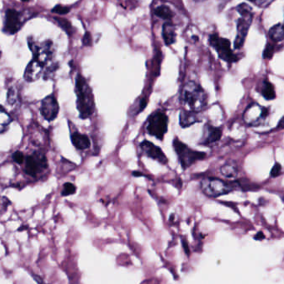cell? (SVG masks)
I'll return each instance as SVG.
<instances>
[{
  "label": "cell",
  "mask_w": 284,
  "mask_h": 284,
  "mask_svg": "<svg viewBox=\"0 0 284 284\" xmlns=\"http://www.w3.org/2000/svg\"><path fill=\"white\" fill-rule=\"evenodd\" d=\"M221 128L213 127V125L207 123L204 127L203 135L200 139V144L203 146H210L217 143L222 137Z\"/></svg>",
  "instance_id": "13"
},
{
  "label": "cell",
  "mask_w": 284,
  "mask_h": 284,
  "mask_svg": "<svg viewBox=\"0 0 284 284\" xmlns=\"http://www.w3.org/2000/svg\"><path fill=\"white\" fill-rule=\"evenodd\" d=\"M82 44L84 46L92 45V36L90 32H86L84 36L82 38Z\"/></svg>",
  "instance_id": "33"
},
{
  "label": "cell",
  "mask_w": 284,
  "mask_h": 284,
  "mask_svg": "<svg viewBox=\"0 0 284 284\" xmlns=\"http://www.w3.org/2000/svg\"><path fill=\"white\" fill-rule=\"evenodd\" d=\"M249 1L254 3L255 5H259V7H267L274 0H249Z\"/></svg>",
  "instance_id": "31"
},
{
  "label": "cell",
  "mask_w": 284,
  "mask_h": 284,
  "mask_svg": "<svg viewBox=\"0 0 284 284\" xmlns=\"http://www.w3.org/2000/svg\"><path fill=\"white\" fill-rule=\"evenodd\" d=\"M181 101L187 110L198 113L206 108L209 97L201 85L190 81L183 86Z\"/></svg>",
  "instance_id": "1"
},
{
  "label": "cell",
  "mask_w": 284,
  "mask_h": 284,
  "mask_svg": "<svg viewBox=\"0 0 284 284\" xmlns=\"http://www.w3.org/2000/svg\"><path fill=\"white\" fill-rule=\"evenodd\" d=\"M60 111L57 98L53 94L49 95L42 101L40 112L44 118L48 121H53L57 118Z\"/></svg>",
  "instance_id": "12"
},
{
  "label": "cell",
  "mask_w": 284,
  "mask_h": 284,
  "mask_svg": "<svg viewBox=\"0 0 284 284\" xmlns=\"http://www.w3.org/2000/svg\"><path fill=\"white\" fill-rule=\"evenodd\" d=\"M71 141L76 149L80 150H87L91 145L90 138L86 135L81 134L78 132L72 133Z\"/></svg>",
  "instance_id": "17"
},
{
  "label": "cell",
  "mask_w": 284,
  "mask_h": 284,
  "mask_svg": "<svg viewBox=\"0 0 284 284\" xmlns=\"http://www.w3.org/2000/svg\"><path fill=\"white\" fill-rule=\"evenodd\" d=\"M13 159H14V162H16L18 165L23 164L24 161H25L24 155H23V153L21 152V151H19V150H18V151L13 154Z\"/></svg>",
  "instance_id": "30"
},
{
  "label": "cell",
  "mask_w": 284,
  "mask_h": 284,
  "mask_svg": "<svg viewBox=\"0 0 284 284\" xmlns=\"http://www.w3.org/2000/svg\"><path fill=\"white\" fill-rule=\"evenodd\" d=\"M237 184H238V188L242 189V191H254L259 190V185L253 184L252 182L248 181L245 179H242V180H237Z\"/></svg>",
  "instance_id": "24"
},
{
  "label": "cell",
  "mask_w": 284,
  "mask_h": 284,
  "mask_svg": "<svg viewBox=\"0 0 284 284\" xmlns=\"http://www.w3.org/2000/svg\"><path fill=\"white\" fill-rule=\"evenodd\" d=\"M44 69V66L43 64H40L35 58H33L32 61L27 64V68H26L25 72H24V79L27 82H35L41 77Z\"/></svg>",
  "instance_id": "15"
},
{
  "label": "cell",
  "mask_w": 284,
  "mask_h": 284,
  "mask_svg": "<svg viewBox=\"0 0 284 284\" xmlns=\"http://www.w3.org/2000/svg\"><path fill=\"white\" fill-rule=\"evenodd\" d=\"M11 121V116H9L3 107H0V134L6 131Z\"/></svg>",
  "instance_id": "23"
},
{
  "label": "cell",
  "mask_w": 284,
  "mask_h": 284,
  "mask_svg": "<svg viewBox=\"0 0 284 284\" xmlns=\"http://www.w3.org/2000/svg\"><path fill=\"white\" fill-rule=\"evenodd\" d=\"M273 53H274V46L270 43H268L266 46L265 49L264 51L263 57L265 59H271L273 57Z\"/></svg>",
  "instance_id": "27"
},
{
  "label": "cell",
  "mask_w": 284,
  "mask_h": 284,
  "mask_svg": "<svg viewBox=\"0 0 284 284\" xmlns=\"http://www.w3.org/2000/svg\"><path fill=\"white\" fill-rule=\"evenodd\" d=\"M168 117L167 114L161 110H157L149 116L147 120V133L151 137H155L159 141H163L164 135L167 132Z\"/></svg>",
  "instance_id": "6"
},
{
  "label": "cell",
  "mask_w": 284,
  "mask_h": 284,
  "mask_svg": "<svg viewBox=\"0 0 284 284\" xmlns=\"http://www.w3.org/2000/svg\"><path fill=\"white\" fill-rule=\"evenodd\" d=\"M200 117L197 112H192L189 110H182L179 114V123L183 128H187L195 123L200 122Z\"/></svg>",
  "instance_id": "16"
},
{
  "label": "cell",
  "mask_w": 284,
  "mask_h": 284,
  "mask_svg": "<svg viewBox=\"0 0 284 284\" xmlns=\"http://www.w3.org/2000/svg\"><path fill=\"white\" fill-rule=\"evenodd\" d=\"M237 10L240 14L241 17L238 19V24H237L238 34L234 41V48L236 49H240L245 42L246 36L252 23V8L247 4H241L238 5Z\"/></svg>",
  "instance_id": "5"
},
{
  "label": "cell",
  "mask_w": 284,
  "mask_h": 284,
  "mask_svg": "<svg viewBox=\"0 0 284 284\" xmlns=\"http://www.w3.org/2000/svg\"><path fill=\"white\" fill-rule=\"evenodd\" d=\"M16 100V93L14 88L9 89V93H8V102L10 104H14V102Z\"/></svg>",
  "instance_id": "32"
},
{
  "label": "cell",
  "mask_w": 284,
  "mask_h": 284,
  "mask_svg": "<svg viewBox=\"0 0 284 284\" xmlns=\"http://www.w3.org/2000/svg\"><path fill=\"white\" fill-rule=\"evenodd\" d=\"M264 238H265V236H264V234L262 232L258 233V234H256V236L254 237V239H256V240H263Z\"/></svg>",
  "instance_id": "35"
},
{
  "label": "cell",
  "mask_w": 284,
  "mask_h": 284,
  "mask_svg": "<svg viewBox=\"0 0 284 284\" xmlns=\"http://www.w3.org/2000/svg\"><path fill=\"white\" fill-rule=\"evenodd\" d=\"M269 116V110L259 103H252L243 112V121L250 127L265 125Z\"/></svg>",
  "instance_id": "7"
},
{
  "label": "cell",
  "mask_w": 284,
  "mask_h": 284,
  "mask_svg": "<svg viewBox=\"0 0 284 284\" xmlns=\"http://www.w3.org/2000/svg\"><path fill=\"white\" fill-rule=\"evenodd\" d=\"M55 21L57 22L58 24L60 27H62L63 29L70 36L73 33V27H72L71 23L69 21L66 20L65 18H55Z\"/></svg>",
  "instance_id": "25"
},
{
  "label": "cell",
  "mask_w": 284,
  "mask_h": 284,
  "mask_svg": "<svg viewBox=\"0 0 284 284\" xmlns=\"http://www.w3.org/2000/svg\"><path fill=\"white\" fill-rule=\"evenodd\" d=\"M133 175L134 177H142V176H145L143 173L139 172V171H133Z\"/></svg>",
  "instance_id": "36"
},
{
  "label": "cell",
  "mask_w": 284,
  "mask_h": 284,
  "mask_svg": "<svg viewBox=\"0 0 284 284\" xmlns=\"http://www.w3.org/2000/svg\"><path fill=\"white\" fill-rule=\"evenodd\" d=\"M139 148L140 151L145 156L157 161L162 165H166L167 163V158L164 152L160 147L156 146L153 142L145 140L139 144Z\"/></svg>",
  "instance_id": "11"
},
{
  "label": "cell",
  "mask_w": 284,
  "mask_h": 284,
  "mask_svg": "<svg viewBox=\"0 0 284 284\" xmlns=\"http://www.w3.org/2000/svg\"><path fill=\"white\" fill-rule=\"evenodd\" d=\"M22 27L21 15L14 9H9L5 14V31L9 35H14Z\"/></svg>",
  "instance_id": "14"
},
{
  "label": "cell",
  "mask_w": 284,
  "mask_h": 284,
  "mask_svg": "<svg viewBox=\"0 0 284 284\" xmlns=\"http://www.w3.org/2000/svg\"><path fill=\"white\" fill-rule=\"evenodd\" d=\"M282 174V166L279 163H275L273 169L270 171L271 177L276 178Z\"/></svg>",
  "instance_id": "29"
},
{
  "label": "cell",
  "mask_w": 284,
  "mask_h": 284,
  "mask_svg": "<svg viewBox=\"0 0 284 284\" xmlns=\"http://www.w3.org/2000/svg\"><path fill=\"white\" fill-rule=\"evenodd\" d=\"M182 243H183V248L185 250V253L187 255H189V248H188V243L186 240H182Z\"/></svg>",
  "instance_id": "34"
},
{
  "label": "cell",
  "mask_w": 284,
  "mask_h": 284,
  "mask_svg": "<svg viewBox=\"0 0 284 284\" xmlns=\"http://www.w3.org/2000/svg\"><path fill=\"white\" fill-rule=\"evenodd\" d=\"M269 37L273 39V41H282L283 39V27L282 23H278L273 26L269 30Z\"/></svg>",
  "instance_id": "22"
},
{
  "label": "cell",
  "mask_w": 284,
  "mask_h": 284,
  "mask_svg": "<svg viewBox=\"0 0 284 284\" xmlns=\"http://www.w3.org/2000/svg\"><path fill=\"white\" fill-rule=\"evenodd\" d=\"M69 11H70V8L65 7V6H63V5H57V6H55V7L52 9V13H53V14H61V15L69 14Z\"/></svg>",
  "instance_id": "28"
},
{
  "label": "cell",
  "mask_w": 284,
  "mask_h": 284,
  "mask_svg": "<svg viewBox=\"0 0 284 284\" xmlns=\"http://www.w3.org/2000/svg\"><path fill=\"white\" fill-rule=\"evenodd\" d=\"M202 191L211 198L224 196L238 189L236 181L229 182L218 178H205L200 183Z\"/></svg>",
  "instance_id": "3"
},
{
  "label": "cell",
  "mask_w": 284,
  "mask_h": 284,
  "mask_svg": "<svg viewBox=\"0 0 284 284\" xmlns=\"http://www.w3.org/2000/svg\"><path fill=\"white\" fill-rule=\"evenodd\" d=\"M173 147L178 155L179 163L181 165L183 170L188 169V167H190L198 161L204 160L207 155L205 152L192 150V148L188 147L186 144L183 143L178 137L174 139Z\"/></svg>",
  "instance_id": "4"
},
{
  "label": "cell",
  "mask_w": 284,
  "mask_h": 284,
  "mask_svg": "<svg viewBox=\"0 0 284 284\" xmlns=\"http://www.w3.org/2000/svg\"><path fill=\"white\" fill-rule=\"evenodd\" d=\"M75 92L77 95V109L82 119L90 118L95 110L94 97L91 87L81 74L75 80Z\"/></svg>",
  "instance_id": "2"
},
{
  "label": "cell",
  "mask_w": 284,
  "mask_h": 284,
  "mask_svg": "<svg viewBox=\"0 0 284 284\" xmlns=\"http://www.w3.org/2000/svg\"><path fill=\"white\" fill-rule=\"evenodd\" d=\"M196 2H202V1H204V0H195Z\"/></svg>",
  "instance_id": "37"
},
{
  "label": "cell",
  "mask_w": 284,
  "mask_h": 284,
  "mask_svg": "<svg viewBox=\"0 0 284 284\" xmlns=\"http://www.w3.org/2000/svg\"><path fill=\"white\" fill-rule=\"evenodd\" d=\"M260 92L266 100L271 101L276 98V91H275L274 86L268 79H264L262 82Z\"/></svg>",
  "instance_id": "20"
},
{
  "label": "cell",
  "mask_w": 284,
  "mask_h": 284,
  "mask_svg": "<svg viewBox=\"0 0 284 284\" xmlns=\"http://www.w3.org/2000/svg\"><path fill=\"white\" fill-rule=\"evenodd\" d=\"M154 14L158 18L166 19V20H169L174 16V13H173L171 9L166 6V5H161V6L156 8L155 10H154Z\"/></svg>",
  "instance_id": "21"
},
{
  "label": "cell",
  "mask_w": 284,
  "mask_h": 284,
  "mask_svg": "<svg viewBox=\"0 0 284 284\" xmlns=\"http://www.w3.org/2000/svg\"><path fill=\"white\" fill-rule=\"evenodd\" d=\"M176 28L171 23H166L163 26V39L166 45L169 46L176 42Z\"/></svg>",
  "instance_id": "18"
},
{
  "label": "cell",
  "mask_w": 284,
  "mask_h": 284,
  "mask_svg": "<svg viewBox=\"0 0 284 284\" xmlns=\"http://www.w3.org/2000/svg\"><path fill=\"white\" fill-rule=\"evenodd\" d=\"M22 2H27V1H30V0H21Z\"/></svg>",
  "instance_id": "38"
},
{
  "label": "cell",
  "mask_w": 284,
  "mask_h": 284,
  "mask_svg": "<svg viewBox=\"0 0 284 284\" xmlns=\"http://www.w3.org/2000/svg\"><path fill=\"white\" fill-rule=\"evenodd\" d=\"M209 42L211 47H213L217 51L218 57L221 59L229 64L238 61V57L232 50L231 43L227 39H222L217 35H212L209 36Z\"/></svg>",
  "instance_id": "8"
},
{
  "label": "cell",
  "mask_w": 284,
  "mask_h": 284,
  "mask_svg": "<svg viewBox=\"0 0 284 284\" xmlns=\"http://www.w3.org/2000/svg\"><path fill=\"white\" fill-rule=\"evenodd\" d=\"M48 168V160L41 151H35L32 155H29L25 159L24 171L30 176L37 175Z\"/></svg>",
  "instance_id": "9"
},
{
  "label": "cell",
  "mask_w": 284,
  "mask_h": 284,
  "mask_svg": "<svg viewBox=\"0 0 284 284\" xmlns=\"http://www.w3.org/2000/svg\"><path fill=\"white\" fill-rule=\"evenodd\" d=\"M75 193L76 186L74 184L69 183V182H67V183L64 184L62 192H61V196L65 197V196H72V195Z\"/></svg>",
  "instance_id": "26"
},
{
  "label": "cell",
  "mask_w": 284,
  "mask_h": 284,
  "mask_svg": "<svg viewBox=\"0 0 284 284\" xmlns=\"http://www.w3.org/2000/svg\"><path fill=\"white\" fill-rule=\"evenodd\" d=\"M27 43L30 50L32 51L34 54V58L45 67L53 56V43L51 41H46L41 44H37L30 39L27 40Z\"/></svg>",
  "instance_id": "10"
},
{
  "label": "cell",
  "mask_w": 284,
  "mask_h": 284,
  "mask_svg": "<svg viewBox=\"0 0 284 284\" xmlns=\"http://www.w3.org/2000/svg\"><path fill=\"white\" fill-rule=\"evenodd\" d=\"M220 172L228 179H234L238 174V166L235 162H228L221 167Z\"/></svg>",
  "instance_id": "19"
}]
</instances>
